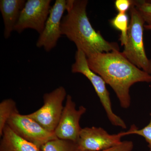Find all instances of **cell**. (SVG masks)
<instances>
[{
	"instance_id": "obj_17",
	"label": "cell",
	"mask_w": 151,
	"mask_h": 151,
	"mask_svg": "<svg viewBox=\"0 0 151 151\" xmlns=\"http://www.w3.org/2000/svg\"><path fill=\"white\" fill-rule=\"evenodd\" d=\"M150 115L151 116L150 121L145 127L141 129H139L135 125H132L129 131L124 132V135L125 136L128 135L136 134L142 137L148 144L150 151H151V113Z\"/></svg>"
},
{
	"instance_id": "obj_8",
	"label": "cell",
	"mask_w": 151,
	"mask_h": 151,
	"mask_svg": "<svg viewBox=\"0 0 151 151\" xmlns=\"http://www.w3.org/2000/svg\"><path fill=\"white\" fill-rule=\"evenodd\" d=\"M86 111V108L82 105L76 109L72 97L67 95L60 120L54 131L57 137L77 142L82 129L80 119Z\"/></svg>"
},
{
	"instance_id": "obj_13",
	"label": "cell",
	"mask_w": 151,
	"mask_h": 151,
	"mask_svg": "<svg viewBox=\"0 0 151 151\" xmlns=\"http://www.w3.org/2000/svg\"><path fill=\"white\" fill-rule=\"evenodd\" d=\"M19 113L16 103L12 99L3 100L0 103V136L3 132L10 118L14 114Z\"/></svg>"
},
{
	"instance_id": "obj_19",
	"label": "cell",
	"mask_w": 151,
	"mask_h": 151,
	"mask_svg": "<svg viewBox=\"0 0 151 151\" xmlns=\"http://www.w3.org/2000/svg\"><path fill=\"white\" fill-rule=\"evenodd\" d=\"M132 5V0H116L115 6L119 13L126 14Z\"/></svg>"
},
{
	"instance_id": "obj_4",
	"label": "cell",
	"mask_w": 151,
	"mask_h": 151,
	"mask_svg": "<svg viewBox=\"0 0 151 151\" xmlns=\"http://www.w3.org/2000/svg\"><path fill=\"white\" fill-rule=\"evenodd\" d=\"M71 72L81 73L89 79L94 87L111 124L122 129H127V125L124 120L113 112L110 93L107 89L105 81L100 76L90 69L86 55L81 50H77L76 52L75 62L71 66Z\"/></svg>"
},
{
	"instance_id": "obj_16",
	"label": "cell",
	"mask_w": 151,
	"mask_h": 151,
	"mask_svg": "<svg viewBox=\"0 0 151 151\" xmlns=\"http://www.w3.org/2000/svg\"><path fill=\"white\" fill-rule=\"evenodd\" d=\"M132 3L140 14L147 25H151V1H132Z\"/></svg>"
},
{
	"instance_id": "obj_15",
	"label": "cell",
	"mask_w": 151,
	"mask_h": 151,
	"mask_svg": "<svg viewBox=\"0 0 151 151\" xmlns=\"http://www.w3.org/2000/svg\"><path fill=\"white\" fill-rule=\"evenodd\" d=\"M112 26L121 32L120 40L122 46H124L127 42V34L129 29V17L127 14L119 13L111 20Z\"/></svg>"
},
{
	"instance_id": "obj_1",
	"label": "cell",
	"mask_w": 151,
	"mask_h": 151,
	"mask_svg": "<svg viewBox=\"0 0 151 151\" xmlns=\"http://www.w3.org/2000/svg\"><path fill=\"white\" fill-rule=\"evenodd\" d=\"M90 69L100 76L116 93L122 108L131 104L130 89L138 82H151V75L134 65L119 50L87 57Z\"/></svg>"
},
{
	"instance_id": "obj_20",
	"label": "cell",
	"mask_w": 151,
	"mask_h": 151,
	"mask_svg": "<svg viewBox=\"0 0 151 151\" xmlns=\"http://www.w3.org/2000/svg\"><path fill=\"white\" fill-rule=\"evenodd\" d=\"M145 29L148 30H151V25H150L145 24Z\"/></svg>"
},
{
	"instance_id": "obj_6",
	"label": "cell",
	"mask_w": 151,
	"mask_h": 151,
	"mask_svg": "<svg viewBox=\"0 0 151 151\" xmlns=\"http://www.w3.org/2000/svg\"><path fill=\"white\" fill-rule=\"evenodd\" d=\"M7 125L19 137L40 149L50 141L58 139L54 132L47 131L27 115L14 114Z\"/></svg>"
},
{
	"instance_id": "obj_9",
	"label": "cell",
	"mask_w": 151,
	"mask_h": 151,
	"mask_svg": "<svg viewBox=\"0 0 151 151\" xmlns=\"http://www.w3.org/2000/svg\"><path fill=\"white\" fill-rule=\"evenodd\" d=\"M124 136V132L111 134L101 127H85L76 143L79 151H100L119 145Z\"/></svg>"
},
{
	"instance_id": "obj_11",
	"label": "cell",
	"mask_w": 151,
	"mask_h": 151,
	"mask_svg": "<svg viewBox=\"0 0 151 151\" xmlns=\"http://www.w3.org/2000/svg\"><path fill=\"white\" fill-rule=\"evenodd\" d=\"M26 2L24 0L0 1V10L4 25V37L6 39L10 37L14 31Z\"/></svg>"
},
{
	"instance_id": "obj_3",
	"label": "cell",
	"mask_w": 151,
	"mask_h": 151,
	"mask_svg": "<svg viewBox=\"0 0 151 151\" xmlns=\"http://www.w3.org/2000/svg\"><path fill=\"white\" fill-rule=\"evenodd\" d=\"M130 14L127 40L122 53L134 65L151 75V59L147 56L144 46L145 22L132 3Z\"/></svg>"
},
{
	"instance_id": "obj_12",
	"label": "cell",
	"mask_w": 151,
	"mask_h": 151,
	"mask_svg": "<svg viewBox=\"0 0 151 151\" xmlns=\"http://www.w3.org/2000/svg\"><path fill=\"white\" fill-rule=\"evenodd\" d=\"M0 141V151H40V149L17 134L6 125Z\"/></svg>"
},
{
	"instance_id": "obj_5",
	"label": "cell",
	"mask_w": 151,
	"mask_h": 151,
	"mask_svg": "<svg viewBox=\"0 0 151 151\" xmlns=\"http://www.w3.org/2000/svg\"><path fill=\"white\" fill-rule=\"evenodd\" d=\"M67 95L66 90L62 86L45 93L43 97V105L27 116L47 131L54 132L62 115L63 101Z\"/></svg>"
},
{
	"instance_id": "obj_2",
	"label": "cell",
	"mask_w": 151,
	"mask_h": 151,
	"mask_svg": "<svg viewBox=\"0 0 151 151\" xmlns=\"http://www.w3.org/2000/svg\"><path fill=\"white\" fill-rule=\"evenodd\" d=\"M87 0H66L67 13L63 17L62 35L75 44L86 57L93 53L119 50L118 44L105 40L92 27L87 16Z\"/></svg>"
},
{
	"instance_id": "obj_18",
	"label": "cell",
	"mask_w": 151,
	"mask_h": 151,
	"mask_svg": "<svg viewBox=\"0 0 151 151\" xmlns=\"http://www.w3.org/2000/svg\"><path fill=\"white\" fill-rule=\"evenodd\" d=\"M134 147V143L132 141H124L117 145L100 151H132Z\"/></svg>"
},
{
	"instance_id": "obj_10",
	"label": "cell",
	"mask_w": 151,
	"mask_h": 151,
	"mask_svg": "<svg viewBox=\"0 0 151 151\" xmlns=\"http://www.w3.org/2000/svg\"><path fill=\"white\" fill-rule=\"evenodd\" d=\"M66 0H56L50 9L44 28L36 43L38 47H43L49 52L56 46L62 35L61 21L66 11Z\"/></svg>"
},
{
	"instance_id": "obj_7",
	"label": "cell",
	"mask_w": 151,
	"mask_h": 151,
	"mask_svg": "<svg viewBox=\"0 0 151 151\" xmlns=\"http://www.w3.org/2000/svg\"><path fill=\"white\" fill-rule=\"evenodd\" d=\"M51 0H28L21 12L14 31L19 33L31 29L40 34L50 12Z\"/></svg>"
},
{
	"instance_id": "obj_14",
	"label": "cell",
	"mask_w": 151,
	"mask_h": 151,
	"mask_svg": "<svg viewBox=\"0 0 151 151\" xmlns=\"http://www.w3.org/2000/svg\"><path fill=\"white\" fill-rule=\"evenodd\" d=\"M42 151H79L77 143L73 141L57 139L45 144Z\"/></svg>"
}]
</instances>
